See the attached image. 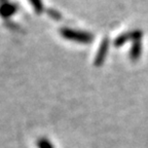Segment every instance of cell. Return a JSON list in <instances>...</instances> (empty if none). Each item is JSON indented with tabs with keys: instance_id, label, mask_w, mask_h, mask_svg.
Here are the masks:
<instances>
[{
	"instance_id": "cell-1",
	"label": "cell",
	"mask_w": 148,
	"mask_h": 148,
	"mask_svg": "<svg viewBox=\"0 0 148 148\" xmlns=\"http://www.w3.org/2000/svg\"><path fill=\"white\" fill-rule=\"evenodd\" d=\"M60 32L65 39L79 42V43H90L94 39V36L90 33L73 30V29H69V28H63V29H61Z\"/></svg>"
},
{
	"instance_id": "cell-2",
	"label": "cell",
	"mask_w": 148,
	"mask_h": 148,
	"mask_svg": "<svg viewBox=\"0 0 148 148\" xmlns=\"http://www.w3.org/2000/svg\"><path fill=\"white\" fill-rule=\"evenodd\" d=\"M142 37H143V32L142 30H132L129 31V32H125L120 34L119 36H117L115 40H114V46L116 47H119V46L123 45L125 43H127V41H137V40H142Z\"/></svg>"
},
{
	"instance_id": "cell-3",
	"label": "cell",
	"mask_w": 148,
	"mask_h": 148,
	"mask_svg": "<svg viewBox=\"0 0 148 148\" xmlns=\"http://www.w3.org/2000/svg\"><path fill=\"white\" fill-rule=\"evenodd\" d=\"M109 43H110V40H109L108 37L104 38L103 41H102L101 45L99 47V51H98L97 55H96V59H95V65L96 66H101L105 61L107 53H108V49H109Z\"/></svg>"
},
{
	"instance_id": "cell-4",
	"label": "cell",
	"mask_w": 148,
	"mask_h": 148,
	"mask_svg": "<svg viewBox=\"0 0 148 148\" xmlns=\"http://www.w3.org/2000/svg\"><path fill=\"white\" fill-rule=\"evenodd\" d=\"M18 10L16 6L12 3H9L8 0H1L0 5V16L3 18H9L12 16Z\"/></svg>"
},
{
	"instance_id": "cell-5",
	"label": "cell",
	"mask_w": 148,
	"mask_h": 148,
	"mask_svg": "<svg viewBox=\"0 0 148 148\" xmlns=\"http://www.w3.org/2000/svg\"><path fill=\"white\" fill-rule=\"evenodd\" d=\"M142 49H143L142 40H137V41L133 42L131 51H130V58H131V60L134 61V62L138 61L142 55Z\"/></svg>"
},
{
	"instance_id": "cell-6",
	"label": "cell",
	"mask_w": 148,
	"mask_h": 148,
	"mask_svg": "<svg viewBox=\"0 0 148 148\" xmlns=\"http://www.w3.org/2000/svg\"><path fill=\"white\" fill-rule=\"evenodd\" d=\"M29 1H30V3L33 5L34 10L37 14H40V12L43 10V4H42L41 0H29Z\"/></svg>"
},
{
	"instance_id": "cell-7",
	"label": "cell",
	"mask_w": 148,
	"mask_h": 148,
	"mask_svg": "<svg viewBox=\"0 0 148 148\" xmlns=\"http://www.w3.org/2000/svg\"><path fill=\"white\" fill-rule=\"evenodd\" d=\"M37 146H38V148H53L51 142L45 138L39 139V141L37 142Z\"/></svg>"
},
{
	"instance_id": "cell-8",
	"label": "cell",
	"mask_w": 148,
	"mask_h": 148,
	"mask_svg": "<svg viewBox=\"0 0 148 148\" xmlns=\"http://www.w3.org/2000/svg\"><path fill=\"white\" fill-rule=\"evenodd\" d=\"M49 14L51 16V18H53L55 20H61V14H59L57 10H53V9H49Z\"/></svg>"
}]
</instances>
